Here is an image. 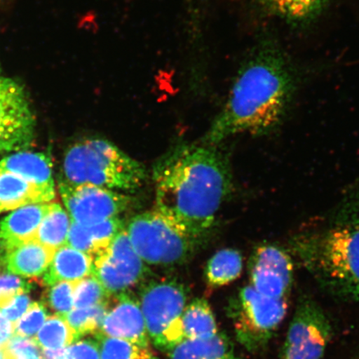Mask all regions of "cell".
I'll use <instances>...</instances> for the list:
<instances>
[{"label":"cell","mask_w":359,"mask_h":359,"mask_svg":"<svg viewBox=\"0 0 359 359\" xmlns=\"http://www.w3.org/2000/svg\"><path fill=\"white\" fill-rule=\"evenodd\" d=\"M0 359H4L3 350L0 348Z\"/></svg>","instance_id":"d590c367"},{"label":"cell","mask_w":359,"mask_h":359,"mask_svg":"<svg viewBox=\"0 0 359 359\" xmlns=\"http://www.w3.org/2000/svg\"><path fill=\"white\" fill-rule=\"evenodd\" d=\"M66 348L57 349H42L43 359H65Z\"/></svg>","instance_id":"836d02e7"},{"label":"cell","mask_w":359,"mask_h":359,"mask_svg":"<svg viewBox=\"0 0 359 359\" xmlns=\"http://www.w3.org/2000/svg\"><path fill=\"white\" fill-rule=\"evenodd\" d=\"M48 318V312L43 303L30 304L25 312L15 324V334L25 338L36 336Z\"/></svg>","instance_id":"f1b7e54d"},{"label":"cell","mask_w":359,"mask_h":359,"mask_svg":"<svg viewBox=\"0 0 359 359\" xmlns=\"http://www.w3.org/2000/svg\"><path fill=\"white\" fill-rule=\"evenodd\" d=\"M49 202L43 193L25 179L0 169V213L26 205Z\"/></svg>","instance_id":"d6986e66"},{"label":"cell","mask_w":359,"mask_h":359,"mask_svg":"<svg viewBox=\"0 0 359 359\" xmlns=\"http://www.w3.org/2000/svg\"><path fill=\"white\" fill-rule=\"evenodd\" d=\"M0 72H1V67H0Z\"/></svg>","instance_id":"74e56055"},{"label":"cell","mask_w":359,"mask_h":359,"mask_svg":"<svg viewBox=\"0 0 359 359\" xmlns=\"http://www.w3.org/2000/svg\"><path fill=\"white\" fill-rule=\"evenodd\" d=\"M107 293L100 281L93 275L83 278L76 284L74 295V308H88L109 302Z\"/></svg>","instance_id":"484cf974"},{"label":"cell","mask_w":359,"mask_h":359,"mask_svg":"<svg viewBox=\"0 0 359 359\" xmlns=\"http://www.w3.org/2000/svg\"><path fill=\"white\" fill-rule=\"evenodd\" d=\"M124 223L118 217L105 219L101 222L88 226L87 230L95 250V255L109 245L111 241L124 230Z\"/></svg>","instance_id":"83f0119b"},{"label":"cell","mask_w":359,"mask_h":359,"mask_svg":"<svg viewBox=\"0 0 359 359\" xmlns=\"http://www.w3.org/2000/svg\"><path fill=\"white\" fill-rule=\"evenodd\" d=\"M170 359H241L228 337L218 333L208 339H187L173 348Z\"/></svg>","instance_id":"ac0fdd59"},{"label":"cell","mask_w":359,"mask_h":359,"mask_svg":"<svg viewBox=\"0 0 359 359\" xmlns=\"http://www.w3.org/2000/svg\"><path fill=\"white\" fill-rule=\"evenodd\" d=\"M13 334H15V326L0 313V348L6 346Z\"/></svg>","instance_id":"d6a6232c"},{"label":"cell","mask_w":359,"mask_h":359,"mask_svg":"<svg viewBox=\"0 0 359 359\" xmlns=\"http://www.w3.org/2000/svg\"><path fill=\"white\" fill-rule=\"evenodd\" d=\"M96 338L100 343L101 359H159L149 345L135 344L101 334H97Z\"/></svg>","instance_id":"cb8c5ba5"},{"label":"cell","mask_w":359,"mask_h":359,"mask_svg":"<svg viewBox=\"0 0 359 359\" xmlns=\"http://www.w3.org/2000/svg\"><path fill=\"white\" fill-rule=\"evenodd\" d=\"M249 285L266 297L289 300L294 262L288 251L272 243L255 247L248 263Z\"/></svg>","instance_id":"8fae6325"},{"label":"cell","mask_w":359,"mask_h":359,"mask_svg":"<svg viewBox=\"0 0 359 359\" xmlns=\"http://www.w3.org/2000/svg\"><path fill=\"white\" fill-rule=\"evenodd\" d=\"M110 306L109 302L88 308H74L64 317L73 331L75 341L88 334L100 333L103 320Z\"/></svg>","instance_id":"603a6c76"},{"label":"cell","mask_w":359,"mask_h":359,"mask_svg":"<svg viewBox=\"0 0 359 359\" xmlns=\"http://www.w3.org/2000/svg\"><path fill=\"white\" fill-rule=\"evenodd\" d=\"M155 210L201 241L233 190L230 160L219 145L175 147L154 167Z\"/></svg>","instance_id":"7a4b0ae2"},{"label":"cell","mask_w":359,"mask_h":359,"mask_svg":"<svg viewBox=\"0 0 359 359\" xmlns=\"http://www.w3.org/2000/svg\"><path fill=\"white\" fill-rule=\"evenodd\" d=\"M35 116L24 86L0 76V156L32 145Z\"/></svg>","instance_id":"ba28073f"},{"label":"cell","mask_w":359,"mask_h":359,"mask_svg":"<svg viewBox=\"0 0 359 359\" xmlns=\"http://www.w3.org/2000/svg\"><path fill=\"white\" fill-rule=\"evenodd\" d=\"M0 169L25 179L51 202L56 196L52 163L47 155L40 152L18 151L0 161Z\"/></svg>","instance_id":"5bb4252c"},{"label":"cell","mask_w":359,"mask_h":359,"mask_svg":"<svg viewBox=\"0 0 359 359\" xmlns=\"http://www.w3.org/2000/svg\"><path fill=\"white\" fill-rule=\"evenodd\" d=\"M4 359H43L42 352H29L13 356H4Z\"/></svg>","instance_id":"e575fe53"},{"label":"cell","mask_w":359,"mask_h":359,"mask_svg":"<svg viewBox=\"0 0 359 359\" xmlns=\"http://www.w3.org/2000/svg\"><path fill=\"white\" fill-rule=\"evenodd\" d=\"M333 334L326 313L313 299H300L281 349L280 359H322Z\"/></svg>","instance_id":"52a82bcc"},{"label":"cell","mask_w":359,"mask_h":359,"mask_svg":"<svg viewBox=\"0 0 359 359\" xmlns=\"http://www.w3.org/2000/svg\"><path fill=\"white\" fill-rule=\"evenodd\" d=\"M302 72L271 34L259 36L238 71L221 114L202 140L219 145L240 133L263 136L285 119Z\"/></svg>","instance_id":"6da1fadb"},{"label":"cell","mask_w":359,"mask_h":359,"mask_svg":"<svg viewBox=\"0 0 359 359\" xmlns=\"http://www.w3.org/2000/svg\"><path fill=\"white\" fill-rule=\"evenodd\" d=\"M65 359H101L97 338L78 339L66 348Z\"/></svg>","instance_id":"4dcf8cb0"},{"label":"cell","mask_w":359,"mask_h":359,"mask_svg":"<svg viewBox=\"0 0 359 359\" xmlns=\"http://www.w3.org/2000/svg\"><path fill=\"white\" fill-rule=\"evenodd\" d=\"M58 190L71 221L86 226L118 217L131 206L133 200L118 191L91 184L70 185L62 180Z\"/></svg>","instance_id":"30bf717a"},{"label":"cell","mask_w":359,"mask_h":359,"mask_svg":"<svg viewBox=\"0 0 359 359\" xmlns=\"http://www.w3.org/2000/svg\"><path fill=\"white\" fill-rule=\"evenodd\" d=\"M53 202L21 206L0 221L1 252L24 242L34 240L40 224L52 208Z\"/></svg>","instance_id":"9a60e30c"},{"label":"cell","mask_w":359,"mask_h":359,"mask_svg":"<svg viewBox=\"0 0 359 359\" xmlns=\"http://www.w3.org/2000/svg\"><path fill=\"white\" fill-rule=\"evenodd\" d=\"M71 218L61 205L53 202L52 208L44 218L34 237V240L53 250L67 245Z\"/></svg>","instance_id":"7402d4cb"},{"label":"cell","mask_w":359,"mask_h":359,"mask_svg":"<svg viewBox=\"0 0 359 359\" xmlns=\"http://www.w3.org/2000/svg\"><path fill=\"white\" fill-rule=\"evenodd\" d=\"M62 181L70 185L91 184L114 191L132 192L142 187L146 169L109 141L86 139L67 151Z\"/></svg>","instance_id":"3957f363"},{"label":"cell","mask_w":359,"mask_h":359,"mask_svg":"<svg viewBox=\"0 0 359 359\" xmlns=\"http://www.w3.org/2000/svg\"><path fill=\"white\" fill-rule=\"evenodd\" d=\"M93 257L65 245L55 251L43 284L51 286L61 281L78 282L92 275Z\"/></svg>","instance_id":"e0dca14e"},{"label":"cell","mask_w":359,"mask_h":359,"mask_svg":"<svg viewBox=\"0 0 359 359\" xmlns=\"http://www.w3.org/2000/svg\"><path fill=\"white\" fill-rule=\"evenodd\" d=\"M55 251L31 240L4 251V264L13 275L40 276L46 272Z\"/></svg>","instance_id":"2e32d148"},{"label":"cell","mask_w":359,"mask_h":359,"mask_svg":"<svg viewBox=\"0 0 359 359\" xmlns=\"http://www.w3.org/2000/svg\"><path fill=\"white\" fill-rule=\"evenodd\" d=\"M30 304L29 296L27 293H22L16 295L10 303L1 308V313L15 326V323L28 311Z\"/></svg>","instance_id":"1f68e13d"},{"label":"cell","mask_w":359,"mask_h":359,"mask_svg":"<svg viewBox=\"0 0 359 359\" xmlns=\"http://www.w3.org/2000/svg\"><path fill=\"white\" fill-rule=\"evenodd\" d=\"M126 231L139 257L154 266L185 263L201 245L155 210L135 215Z\"/></svg>","instance_id":"277c9868"},{"label":"cell","mask_w":359,"mask_h":359,"mask_svg":"<svg viewBox=\"0 0 359 359\" xmlns=\"http://www.w3.org/2000/svg\"><path fill=\"white\" fill-rule=\"evenodd\" d=\"M354 359H359V350H358V352L356 354L355 358H354Z\"/></svg>","instance_id":"8d00e7d4"},{"label":"cell","mask_w":359,"mask_h":359,"mask_svg":"<svg viewBox=\"0 0 359 359\" xmlns=\"http://www.w3.org/2000/svg\"><path fill=\"white\" fill-rule=\"evenodd\" d=\"M182 329L187 339H208L219 333L212 309L205 299L193 300L184 309Z\"/></svg>","instance_id":"ffe728a7"},{"label":"cell","mask_w":359,"mask_h":359,"mask_svg":"<svg viewBox=\"0 0 359 359\" xmlns=\"http://www.w3.org/2000/svg\"><path fill=\"white\" fill-rule=\"evenodd\" d=\"M147 273L144 262L134 250L126 229L93 257L92 275L111 296L127 293Z\"/></svg>","instance_id":"9c48e42d"},{"label":"cell","mask_w":359,"mask_h":359,"mask_svg":"<svg viewBox=\"0 0 359 359\" xmlns=\"http://www.w3.org/2000/svg\"><path fill=\"white\" fill-rule=\"evenodd\" d=\"M34 339L42 349L67 348L75 341L73 331L60 316L48 318Z\"/></svg>","instance_id":"d4e9b609"},{"label":"cell","mask_w":359,"mask_h":359,"mask_svg":"<svg viewBox=\"0 0 359 359\" xmlns=\"http://www.w3.org/2000/svg\"><path fill=\"white\" fill-rule=\"evenodd\" d=\"M77 282L61 281L49 286L44 297V305L50 307L55 316L65 317L74 309V295Z\"/></svg>","instance_id":"4316f807"},{"label":"cell","mask_w":359,"mask_h":359,"mask_svg":"<svg viewBox=\"0 0 359 359\" xmlns=\"http://www.w3.org/2000/svg\"><path fill=\"white\" fill-rule=\"evenodd\" d=\"M186 302L185 288L175 280L152 281L142 289L139 303L148 336L156 347L172 350L185 339L182 316Z\"/></svg>","instance_id":"8992f818"},{"label":"cell","mask_w":359,"mask_h":359,"mask_svg":"<svg viewBox=\"0 0 359 359\" xmlns=\"http://www.w3.org/2000/svg\"><path fill=\"white\" fill-rule=\"evenodd\" d=\"M289 300L266 297L245 285L231 300L228 314L236 339L250 353L266 348L284 321Z\"/></svg>","instance_id":"5b68a950"},{"label":"cell","mask_w":359,"mask_h":359,"mask_svg":"<svg viewBox=\"0 0 359 359\" xmlns=\"http://www.w3.org/2000/svg\"><path fill=\"white\" fill-rule=\"evenodd\" d=\"M243 271V257L240 251L228 248L217 251L205 267L206 283L212 288L231 284Z\"/></svg>","instance_id":"44dd1931"},{"label":"cell","mask_w":359,"mask_h":359,"mask_svg":"<svg viewBox=\"0 0 359 359\" xmlns=\"http://www.w3.org/2000/svg\"><path fill=\"white\" fill-rule=\"evenodd\" d=\"M32 285L13 273H0V309L11 302L16 295L27 293Z\"/></svg>","instance_id":"f546056e"},{"label":"cell","mask_w":359,"mask_h":359,"mask_svg":"<svg viewBox=\"0 0 359 359\" xmlns=\"http://www.w3.org/2000/svg\"><path fill=\"white\" fill-rule=\"evenodd\" d=\"M335 0H250L260 15L280 20L294 29L316 24Z\"/></svg>","instance_id":"4fadbf2b"},{"label":"cell","mask_w":359,"mask_h":359,"mask_svg":"<svg viewBox=\"0 0 359 359\" xmlns=\"http://www.w3.org/2000/svg\"><path fill=\"white\" fill-rule=\"evenodd\" d=\"M115 299L114 307H109L107 311L98 334L149 345L140 303L127 293L116 295Z\"/></svg>","instance_id":"7c38bea8"}]
</instances>
